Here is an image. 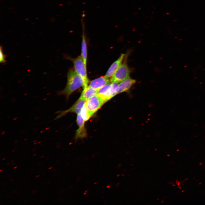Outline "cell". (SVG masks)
<instances>
[{
  "mask_svg": "<svg viewBox=\"0 0 205 205\" xmlns=\"http://www.w3.org/2000/svg\"><path fill=\"white\" fill-rule=\"evenodd\" d=\"M111 83L105 85L97 90V94L107 101L112 97Z\"/></svg>",
  "mask_w": 205,
  "mask_h": 205,
  "instance_id": "cell-11",
  "label": "cell"
},
{
  "mask_svg": "<svg viewBox=\"0 0 205 205\" xmlns=\"http://www.w3.org/2000/svg\"><path fill=\"white\" fill-rule=\"evenodd\" d=\"M84 15H82L81 19L82 28V36L81 45V56L82 57L84 63L87 66V50L86 41L85 35V26L83 17Z\"/></svg>",
  "mask_w": 205,
  "mask_h": 205,
  "instance_id": "cell-6",
  "label": "cell"
},
{
  "mask_svg": "<svg viewBox=\"0 0 205 205\" xmlns=\"http://www.w3.org/2000/svg\"><path fill=\"white\" fill-rule=\"evenodd\" d=\"M44 157V156H42L41 157H41V158H42Z\"/></svg>",
  "mask_w": 205,
  "mask_h": 205,
  "instance_id": "cell-22",
  "label": "cell"
},
{
  "mask_svg": "<svg viewBox=\"0 0 205 205\" xmlns=\"http://www.w3.org/2000/svg\"><path fill=\"white\" fill-rule=\"evenodd\" d=\"M15 151V150H14V151H12V152H14Z\"/></svg>",
  "mask_w": 205,
  "mask_h": 205,
  "instance_id": "cell-28",
  "label": "cell"
},
{
  "mask_svg": "<svg viewBox=\"0 0 205 205\" xmlns=\"http://www.w3.org/2000/svg\"><path fill=\"white\" fill-rule=\"evenodd\" d=\"M127 57H125L123 62L110 78L111 83H119L129 77L130 71L127 64Z\"/></svg>",
  "mask_w": 205,
  "mask_h": 205,
  "instance_id": "cell-3",
  "label": "cell"
},
{
  "mask_svg": "<svg viewBox=\"0 0 205 205\" xmlns=\"http://www.w3.org/2000/svg\"><path fill=\"white\" fill-rule=\"evenodd\" d=\"M14 164H15V163H12V165H14Z\"/></svg>",
  "mask_w": 205,
  "mask_h": 205,
  "instance_id": "cell-26",
  "label": "cell"
},
{
  "mask_svg": "<svg viewBox=\"0 0 205 205\" xmlns=\"http://www.w3.org/2000/svg\"><path fill=\"white\" fill-rule=\"evenodd\" d=\"M77 124L79 128L77 130L75 138H82L86 136V132L85 127L84 123L85 121L82 117L81 113L77 114Z\"/></svg>",
  "mask_w": 205,
  "mask_h": 205,
  "instance_id": "cell-7",
  "label": "cell"
},
{
  "mask_svg": "<svg viewBox=\"0 0 205 205\" xmlns=\"http://www.w3.org/2000/svg\"><path fill=\"white\" fill-rule=\"evenodd\" d=\"M110 83L111 82L110 79L104 75L91 81L89 86L97 90L105 85Z\"/></svg>",
  "mask_w": 205,
  "mask_h": 205,
  "instance_id": "cell-8",
  "label": "cell"
},
{
  "mask_svg": "<svg viewBox=\"0 0 205 205\" xmlns=\"http://www.w3.org/2000/svg\"><path fill=\"white\" fill-rule=\"evenodd\" d=\"M136 82L129 77L119 83L116 89L117 94L128 90Z\"/></svg>",
  "mask_w": 205,
  "mask_h": 205,
  "instance_id": "cell-9",
  "label": "cell"
},
{
  "mask_svg": "<svg viewBox=\"0 0 205 205\" xmlns=\"http://www.w3.org/2000/svg\"><path fill=\"white\" fill-rule=\"evenodd\" d=\"M52 168H53L52 167H50L49 168V169H52Z\"/></svg>",
  "mask_w": 205,
  "mask_h": 205,
  "instance_id": "cell-19",
  "label": "cell"
},
{
  "mask_svg": "<svg viewBox=\"0 0 205 205\" xmlns=\"http://www.w3.org/2000/svg\"><path fill=\"white\" fill-rule=\"evenodd\" d=\"M125 56V54H122L118 59L112 64L105 75L106 77L108 78L111 77L122 64Z\"/></svg>",
  "mask_w": 205,
  "mask_h": 205,
  "instance_id": "cell-10",
  "label": "cell"
},
{
  "mask_svg": "<svg viewBox=\"0 0 205 205\" xmlns=\"http://www.w3.org/2000/svg\"><path fill=\"white\" fill-rule=\"evenodd\" d=\"M17 167V166H15L14 167V169H16Z\"/></svg>",
  "mask_w": 205,
  "mask_h": 205,
  "instance_id": "cell-18",
  "label": "cell"
},
{
  "mask_svg": "<svg viewBox=\"0 0 205 205\" xmlns=\"http://www.w3.org/2000/svg\"><path fill=\"white\" fill-rule=\"evenodd\" d=\"M27 201H28L27 200H26L24 201V203H26V202H27Z\"/></svg>",
  "mask_w": 205,
  "mask_h": 205,
  "instance_id": "cell-16",
  "label": "cell"
},
{
  "mask_svg": "<svg viewBox=\"0 0 205 205\" xmlns=\"http://www.w3.org/2000/svg\"><path fill=\"white\" fill-rule=\"evenodd\" d=\"M97 90L88 85L83 88V90L80 97L87 101L89 98L97 95Z\"/></svg>",
  "mask_w": 205,
  "mask_h": 205,
  "instance_id": "cell-12",
  "label": "cell"
},
{
  "mask_svg": "<svg viewBox=\"0 0 205 205\" xmlns=\"http://www.w3.org/2000/svg\"><path fill=\"white\" fill-rule=\"evenodd\" d=\"M36 155V154H34V155H33V156H34Z\"/></svg>",
  "mask_w": 205,
  "mask_h": 205,
  "instance_id": "cell-20",
  "label": "cell"
},
{
  "mask_svg": "<svg viewBox=\"0 0 205 205\" xmlns=\"http://www.w3.org/2000/svg\"><path fill=\"white\" fill-rule=\"evenodd\" d=\"M70 59L73 63L75 71L84 80L83 88L87 86L89 81L87 76L86 66L81 55L75 58Z\"/></svg>",
  "mask_w": 205,
  "mask_h": 205,
  "instance_id": "cell-4",
  "label": "cell"
},
{
  "mask_svg": "<svg viewBox=\"0 0 205 205\" xmlns=\"http://www.w3.org/2000/svg\"><path fill=\"white\" fill-rule=\"evenodd\" d=\"M81 114L85 121H86L89 119L87 114V110L85 103L81 110Z\"/></svg>",
  "mask_w": 205,
  "mask_h": 205,
  "instance_id": "cell-13",
  "label": "cell"
},
{
  "mask_svg": "<svg viewBox=\"0 0 205 205\" xmlns=\"http://www.w3.org/2000/svg\"><path fill=\"white\" fill-rule=\"evenodd\" d=\"M50 183H48L47 184H49Z\"/></svg>",
  "mask_w": 205,
  "mask_h": 205,
  "instance_id": "cell-30",
  "label": "cell"
},
{
  "mask_svg": "<svg viewBox=\"0 0 205 205\" xmlns=\"http://www.w3.org/2000/svg\"><path fill=\"white\" fill-rule=\"evenodd\" d=\"M84 86V81L82 78L77 73L74 69H70L67 74V81L65 87L63 90L58 91L57 95H64L68 99L73 92Z\"/></svg>",
  "mask_w": 205,
  "mask_h": 205,
  "instance_id": "cell-1",
  "label": "cell"
},
{
  "mask_svg": "<svg viewBox=\"0 0 205 205\" xmlns=\"http://www.w3.org/2000/svg\"><path fill=\"white\" fill-rule=\"evenodd\" d=\"M39 176H40V175H38L36 177H39Z\"/></svg>",
  "mask_w": 205,
  "mask_h": 205,
  "instance_id": "cell-21",
  "label": "cell"
},
{
  "mask_svg": "<svg viewBox=\"0 0 205 205\" xmlns=\"http://www.w3.org/2000/svg\"><path fill=\"white\" fill-rule=\"evenodd\" d=\"M1 171H2V170L1 169V170H0V172H1Z\"/></svg>",
  "mask_w": 205,
  "mask_h": 205,
  "instance_id": "cell-29",
  "label": "cell"
},
{
  "mask_svg": "<svg viewBox=\"0 0 205 205\" xmlns=\"http://www.w3.org/2000/svg\"><path fill=\"white\" fill-rule=\"evenodd\" d=\"M17 191H14V192H14V193H17Z\"/></svg>",
  "mask_w": 205,
  "mask_h": 205,
  "instance_id": "cell-17",
  "label": "cell"
},
{
  "mask_svg": "<svg viewBox=\"0 0 205 205\" xmlns=\"http://www.w3.org/2000/svg\"><path fill=\"white\" fill-rule=\"evenodd\" d=\"M10 163H8L7 164V165H8Z\"/></svg>",
  "mask_w": 205,
  "mask_h": 205,
  "instance_id": "cell-24",
  "label": "cell"
},
{
  "mask_svg": "<svg viewBox=\"0 0 205 205\" xmlns=\"http://www.w3.org/2000/svg\"><path fill=\"white\" fill-rule=\"evenodd\" d=\"M14 161V160H12L11 161V162H13V161Z\"/></svg>",
  "mask_w": 205,
  "mask_h": 205,
  "instance_id": "cell-25",
  "label": "cell"
},
{
  "mask_svg": "<svg viewBox=\"0 0 205 205\" xmlns=\"http://www.w3.org/2000/svg\"><path fill=\"white\" fill-rule=\"evenodd\" d=\"M36 190H33L32 191V193L33 194L35 193L36 192Z\"/></svg>",
  "mask_w": 205,
  "mask_h": 205,
  "instance_id": "cell-15",
  "label": "cell"
},
{
  "mask_svg": "<svg viewBox=\"0 0 205 205\" xmlns=\"http://www.w3.org/2000/svg\"><path fill=\"white\" fill-rule=\"evenodd\" d=\"M106 101L97 94L88 99L85 104L89 119Z\"/></svg>",
  "mask_w": 205,
  "mask_h": 205,
  "instance_id": "cell-2",
  "label": "cell"
},
{
  "mask_svg": "<svg viewBox=\"0 0 205 205\" xmlns=\"http://www.w3.org/2000/svg\"><path fill=\"white\" fill-rule=\"evenodd\" d=\"M86 101L84 99L79 97L75 104L69 109L57 112L56 113H58L59 114L55 118V120L62 117L69 112H74L77 114L80 113Z\"/></svg>",
  "mask_w": 205,
  "mask_h": 205,
  "instance_id": "cell-5",
  "label": "cell"
},
{
  "mask_svg": "<svg viewBox=\"0 0 205 205\" xmlns=\"http://www.w3.org/2000/svg\"><path fill=\"white\" fill-rule=\"evenodd\" d=\"M13 180V179H11V180L10 181H12Z\"/></svg>",
  "mask_w": 205,
  "mask_h": 205,
  "instance_id": "cell-27",
  "label": "cell"
},
{
  "mask_svg": "<svg viewBox=\"0 0 205 205\" xmlns=\"http://www.w3.org/2000/svg\"><path fill=\"white\" fill-rule=\"evenodd\" d=\"M5 158H3V159H2V160H5Z\"/></svg>",
  "mask_w": 205,
  "mask_h": 205,
  "instance_id": "cell-23",
  "label": "cell"
},
{
  "mask_svg": "<svg viewBox=\"0 0 205 205\" xmlns=\"http://www.w3.org/2000/svg\"><path fill=\"white\" fill-rule=\"evenodd\" d=\"M0 48V62L1 63H4L6 62L5 58L6 55L3 52L2 46H1Z\"/></svg>",
  "mask_w": 205,
  "mask_h": 205,
  "instance_id": "cell-14",
  "label": "cell"
}]
</instances>
